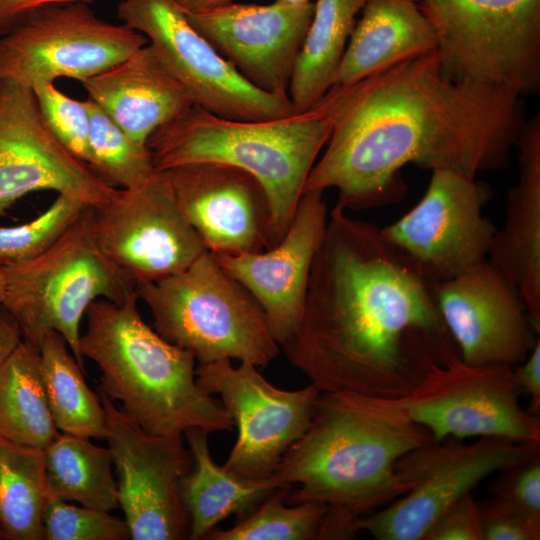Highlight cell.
<instances>
[{"label":"cell","mask_w":540,"mask_h":540,"mask_svg":"<svg viewBox=\"0 0 540 540\" xmlns=\"http://www.w3.org/2000/svg\"><path fill=\"white\" fill-rule=\"evenodd\" d=\"M280 349L321 392L397 399L460 357L433 285L372 223L338 203L316 252L299 324Z\"/></svg>","instance_id":"6da1fadb"},{"label":"cell","mask_w":540,"mask_h":540,"mask_svg":"<svg viewBox=\"0 0 540 540\" xmlns=\"http://www.w3.org/2000/svg\"><path fill=\"white\" fill-rule=\"evenodd\" d=\"M336 86L334 125L303 193L335 188L345 210L401 199L410 163L472 177L503 167L524 126L520 96L448 79L436 49Z\"/></svg>","instance_id":"7a4b0ae2"},{"label":"cell","mask_w":540,"mask_h":540,"mask_svg":"<svg viewBox=\"0 0 540 540\" xmlns=\"http://www.w3.org/2000/svg\"><path fill=\"white\" fill-rule=\"evenodd\" d=\"M431 441L392 399L320 392L309 428L270 478L292 487V504L317 502L364 517L410 489L395 464Z\"/></svg>","instance_id":"3957f363"},{"label":"cell","mask_w":540,"mask_h":540,"mask_svg":"<svg viewBox=\"0 0 540 540\" xmlns=\"http://www.w3.org/2000/svg\"><path fill=\"white\" fill-rule=\"evenodd\" d=\"M337 104L336 85L310 109L268 120L228 119L195 104L157 129L147 147L158 171L215 162L253 176L267 197L272 247L290 225L306 179L330 137Z\"/></svg>","instance_id":"277c9868"},{"label":"cell","mask_w":540,"mask_h":540,"mask_svg":"<svg viewBox=\"0 0 540 540\" xmlns=\"http://www.w3.org/2000/svg\"><path fill=\"white\" fill-rule=\"evenodd\" d=\"M137 301V294L123 303L98 299L86 311L80 352L98 366L99 390L152 434L233 431L221 401L197 383L195 357L150 327Z\"/></svg>","instance_id":"5b68a950"},{"label":"cell","mask_w":540,"mask_h":540,"mask_svg":"<svg viewBox=\"0 0 540 540\" xmlns=\"http://www.w3.org/2000/svg\"><path fill=\"white\" fill-rule=\"evenodd\" d=\"M135 290L155 331L198 364L229 359L266 368L280 353L259 304L208 251L186 269Z\"/></svg>","instance_id":"8992f818"},{"label":"cell","mask_w":540,"mask_h":540,"mask_svg":"<svg viewBox=\"0 0 540 540\" xmlns=\"http://www.w3.org/2000/svg\"><path fill=\"white\" fill-rule=\"evenodd\" d=\"M2 269V303L17 320L23 339L37 347L48 332L59 333L83 371L80 326L89 306L98 299L123 303L136 295V285L99 249L90 206L44 253Z\"/></svg>","instance_id":"52a82bcc"},{"label":"cell","mask_w":540,"mask_h":540,"mask_svg":"<svg viewBox=\"0 0 540 540\" xmlns=\"http://www.w3.org/2000/svg\"><path fill=\"white\" fill-rule=\"evenodd\" d=\"M450 80L515 95L540 85V0H416Z\"/></svg>","instance_id":"ba28073f"},{"label":"cell","mask_w":540,"mask_h":540,"mask_svg":"<svg viewBox=\"0 0 540 540\" xmlns=\"http://www.w3.org/2000/svg\"><path fill=\"white\" fill-rule=\"evenodd\" d=\"M117 16L143 34L196 105L220 117L268 120L295 113L288 94L258 89L188 21L176 0H121Z\"/></svg>","instance_id":"9c48e42d"},{"label":"cell","mask_w":540,"mask_h":540,"mask_svg":"<svg viewBox=\"0 0 540 540\" xmlns=\"http://www.w3.org/2000/svg\"><path fill=\"white\" fill-rule=\"evenodd\" d=\"M540 453V442L480 437L471 444L431 441L395 464L410 484L401 497L365 515L362 531L377 540H423L434 521L489 475Z\"/></svg>","instance_id":"30bf717a"},{"label":"cell","mask_w":540,"mask_h":540,"mask_svg":"<svg viewBox=\"0 0 540 540\" xmlns=\"http://www.w3.org/2000/svg\"><path fill=\"white\" fill-rule=\"evenodd\" d=\"M146 43L143 34L99 18L87 3L50 6L0 35V82L31 89L58 78L82 82Z\"/></svg>","instance_id":"8fae6325"},{"label":"cell","mask_w":540,"mask_h":540,"mask_svg":"<svg viewBox=\"0 0 540 540\" xmlns=\"http://www.w3.org/2000/svg\"><path fill=\"white\" fill-rule=\"evenodd\" d=\"M106 435L118 474V501L133 540H183L190 519L182 483L193 466L184 436L145 431L99 390Z\"/></svg>","instance_id":"7c38bea8"},{"label":"cell","mask_w":540,"mask_h":540,"mask_svg":"<svg viewBox=\"0 0 540 540\" xmlns=\"http://www.w3.org/2000/svg\"><path fill=\"white\" fill-rule=\"evenodd\" d=\"M512 368L470 365L456 357L392 400L435 442L467 437L540 442L539 416L520 406Z\"/></svg>","instance_id":"4fadbf2b"},{"label":"cell","mask_w":540,"mask_h":540,"mask_svg":"<svg viewBox=\"0 0 540 540\" xmlns=\"http://www.w3.org/2000/svg\"><path fill=\"white\" fill-rule=\"evenodd\" d=\"M195 373L199 386L220 397L237 426L224 469L245 478L270 477L309 428L321 391L312 383L298 390L277 388L250 362L233 366L222 359L198 364Z\"/></svg>","instance_id":"5bb4252c"},{"label":"cell","mask_w":540,"mask_h":540,"mask_svg":"<svg viewBox=\"0 0 540 540\" xmlns=\"http://www.w3.org/2000/svg\"><path fill=\"white\" fill-rule=\"evenodd\" d=\"M487 185L451 169L432 170L421 200L382 236L432 285L487 260L496 228L483 215Z\"/></svg>","instance_id":"9a60e30c"},{"label":"cell","mask_w":540,"mask_h":540,"mask_svg":"<svg viewBox=\"0 0 540 540\" xmlns=\"http://www.w3.org/2000/svg\"><path fill=\"white\" fill-rule=\"evenodd\" d=\"M93 233L105 257L135 285L176 274L207 251L158 170L93 208Z\"/></svg>","instance_id":"2e32d148"},{"label":"cell","mask_w":540,"mask_h":540,"mask_svg":"<svg viewBox=\"0 0 540 540\" xmlns=\"http://www.w3.org/2000/svg\"><path fill=\"white\" fill-rule=\"evenodd\" d=\"M116 189L54 136L31 88L0 82V217L36 191H55L97 208Z\"/></svg>","instance_id":"e0dca14e"},{"label":"cell","mask_w":540,"mask_h":540,"mask_svg":"<svg viewBox=\"0 0 540 540\" xmlns=\"http://www.w3.org/2000/svg\"><path fill=\"white\" fill-rule=\"evenodd\" d=\"M433 289L441 317L467 364L513 367L539 337L518 291L488 260Z\"/></svg>","instance_id":"ac0fdd59"},{"label":"cell","mask_w":540,"mask_h":540,"mask_svg":"<svg viewBox=\"0 0 540 540\" xmlns=\"http://www.w3.org/2000/svg\"><path fill=\"white\" fill-rule=\"evenodd\" d=\"M315 3H228L185 13L190 24L260 90L288 94Z\"/></svg>","instance_id":"d6986e66"},{"label":"cell","mask_w":540,"mask_h":540,"mask_svg":"<svg viewBox=\"0 0 540 540\" xmlns=\"http://www.w3.org/2000/svg\"><path fill=\"white\" fill-rule=\"evenodd\" d=\"M323 191L304 192L282 239L261 252L212 254L263 310L281 346L295 332L304 308L311 267L328 222Z\"/></svg>","instance_id":"ffe728a7"},{"label":"cell","mask_w":540,"mask_h":540,"mask_svg":"<svg viewBox=\"0 0 540 540\" xmlns=\"http://www.w3.org/2000/svg\"><path fill=\"white\" fill-rule=\"evenodd\" d=\"M184 217L212 254L269 249V207L259 182L231 165L197 162L163 170Z\"/></svg>","instance_id":"44dd1931"},{"label":"cell","mask_w":540,"mask_h":540,"mask_svg":"<svg viewBox=\"0 0 540 540\" xmlns=\"http://www.w3.org/2000/svg\"><path fill=\"white\" fill-rule=\"evenodd\" d=\"M519 147V180L510 189L506 218L487 260L518 291L530 322L540 333V117L524 123Z\"/></svg>","instance_id":"7402d4cb"},{"label":"cell","mask_w":540,"mask_h":540,"mask_svg":"<svg viewBox=\"0 0 540 540\" xmlns=\"http://www.w3.org/2000/svg\"><path fill=\"white\" fill-rule=\"evenodd\" d=\"M81 83L91 100L134 141L146 146L157 129L196 104L149 45Z\"/></svg>","instance_id":"603a6c76"},{"label":"cell","mask_w":540,"mask_h":540,"mask_svg":"<svg viewBox=\"0 0 540 540\" xmlns=\"http://www.w3.org/2000/svg\"><path fill=\"white\" fill-rule=\"evenodd\" d=\"M334 84L347 86L404 59L436 49L434 31L416 0H366Z\"/></svg>","instance_id":"cb8c5ba5"},{"label":"cell","mask_w":540,"mask_h":540,"mask_svg":"<svg viewBox=\"0 0 540 540\" xmlns=\"http://www.w3.org/2000/svg\"><path fill=\"white\" fill-rule=\"evenodd\" d=\"M193 466L182 483V500L190 519L189 539L207 534L233 514L245 515L279 488L270 477L251 479L235 475L212 458L209 433L199 428L184 432Z\"/></svg>","instance_id":"d4e9b609"},{"label":"cell","mask_w":540,"mask_h":540,"mask_svg":"<svg viewBox=\"0 0 540 540\" xmlns=\"http://www.w3.org/2000/svg\"><path fill=\"white\" fill-rule=\"evenodd\" d=\"M366 0H317L297 54L288 95L295 113L314 106L333 86L356 15Z\"/></svg>","instance_id":"484cf974"},{"label":"cell","mask_w":540,"mask_h":540,"mask_svg":"<svg viewBox=\"0 0 540 540\" xmlns=\"http://www.w3.org/2000/svg\"><path fill=\"white\" fill-rule=\"evenodd\" d=\"M58 434L38 348L23 339L0 367V437L44 450Z\"/></svg>","instance_id":"4316f807"},{"label":"cell","mask_w":540,"mask_h":540,"mask_svg":"<svg viewBox=\"0 0 540 540\" xmlns=\"http://www.w3.org/2000/svg\"><path fill=\"white\" fill-rule=\"evenodd\" d=\"M37 348L48 405L59 432L105 440L102 401L88 387L84 371L64 337L55 331L48 332Z\"/></svg>","instance_id":"83f0119b"},{"label":"cell","mask_w":540,"mask_h":540,"mask_svg":"<svg viewBox=\"0 0 540 540\" xmlns=\"http://www.w3.org/2000/svg\"><path fill=\"white\" fill-rule=\"evenodd\" d=\"M61 433L44 449L49 491L79 505L111 512L119 506L110 449Z\"/></svg>","instance_id":"f1b7e54d"},{"label":"cell","mask_w":540,"mask_h":540,"mask_svg":"<svg viewBox=\"0 0 540 540\" xmlns=\"http://www.w3.org/2000/svg\"><path fill=\"white\" fill-rule=\"evenodd\" d=\"M50 491L44 450L0 437V530L4 540H44Z\"/></svg>","instance_id":"f546056e"},{"label":"cell","mask_w":540,"mask_h":540,"mask_svg":"<svg viewBox=\"0 0 540 540\" xmlns=\"http://www.w3.org/2000/svg\"><path fill=\"white\" fill-rule=\"evenodd\" d=\"M86 101L90 120L88 165L113 187L142 185L156 172L148 147L134 141L89 97Z\"/></svg>","instance_id":"4dcf8cb0"},{"label":"cell","mask_w":540,"mask_h":540,"mask_svg":"<svg viewBox=\"0 0 540 540\" xmlns=\"http://www.w3.org/2000/svg\"><path fill=\"white\" fill-rule=\"evenodd\" d=\"M292 487H279L228 529L214 528L207 540H314L327 506L317 502L285 505Z\"/></svg>","instance_id":"1f68e13d"},{"label":"cell","mask_w":540,"mask_h":540,"mask_svg":"<svg viewBox=\"0 0 540 540\" xmlns=\"http://www.w3.org/2000/svg\"><path fill=\"white\" fill-rule=\"evenodd\" d=\"M88 205L58 194L40 215L25 223L0 226V268L31 261L50 248Z\"/></svg>","instance_id":"d6a6232c"},{"label":"cell","mask_w":540,"mask_h":540,"mask_svg":"<svg viewBox=\"0 0 540 540\" xmlns=\"http://www.w3.org/2000/svg\"><path fill=\"white\" fill-rule=\"evenodd\" d=\"M45 540H126L130 532L125 519L110 512L72 505L51 492L43 512Z\"/></svg>","instance_id":"836d02e7"},{"label":"cell","mask_w":540,"mask_h":540,"mask_svg":"<svg viewBox=\"0 0 540 540\" xmlns=\"http://www.w3.org/2000/svg\"><path fill=\"white\" fill-rule=\"evenodd\" d=\"M32 90L50 131L73 155L88 165L90 120L87 101L65 95L54 82L39 83Z\"/></svg>","instance_id":"e575fe53"},{"label":"cell","mask_w":540,"mask_h":540,"mask_svg":"<svg viewBox=\"0 0 540 540\" xmlns=\"http://www.w3.org/2000/svg\"><path fill=\"white\" fill-rule=\"evenodd\" d=\"M488 491L492 498L540 521V453L499 471Z\"/></svg>","instance_id":"d590c367"},{"label":"cell","mask_w":540,"mask_h":540,"mask_svg":"<svg viewBox=\"0 0 540 540\" xmlns=\"http://www.w3.org/2000/svg\"><path fill=\"white\" fill-rule=\"evenodd\" d=\"M483 540H539L540 521L489 498L478 502Z\"/></svg>","instance_id":"8d00e7d4"},{"label":"cell","mask_w":540,"mask_h":540,"mask_svg":"<svg viewBox=\"0 0 540 540\" xmlns=\"http://www.w3.org/2000/svg\"><path fill=\"white\" fill-rule=\"evenodd\" d=\"M423 540H483L479 506L472 493L448 507Z\"/></svg>","instance_id":"74e56055"},{"label":"cell","mask_w":540,"mask_h":540,"mask_svg":"<svg viewBox=\"0 0 540 540\" xmlns=\"http://www.w3.org/2000/svg\"><path fill=\"white\" fill-rule=\"evenodd\" d=\"M513 379L520 393L530 397L528 411L539 416L540 413V339L537 338L528 356L513 366Z\"/></svg>","instance_id":"f35d334b"},{"label":"cell","mask_w":540,"mask_h":540,"mask_svg":"<svg viewBox=\"0 0 540 540\" xmlns=\"http://www.w3.org/2000/svg\"><path fill=\"white\" fill-rule=\"evenodd\" d=\"M96 0H0V35H4L25 21L33 13L56 5Z\"/></svg>","instance_id":"ab89813d"},{"label":"cell","mask_w":540,"mask_h":540,"mask_svg":"<svg viewBox=\"0 0 540 540\" xmlns=\"http://www.w3.org/2000/svg\"><path fill=\"white\" fill-rule=\"evenodd\" d=\"M22 340L17 320L0 302V367Z\"/></svg>","instance_id":"60d3db41"},{"label":"cell","mask_w":540,"mask_h":540,"mask_svg":"<svg viewBox=\"0 0 540 540\" xmlns=\"http://www.w3.org/2000/svg\"><path fill=\"white\" fill-rule=\"evenodd\" d=\"M185 13H194L225 5L233 0H176Z\"/></svg>","instance_id":"b9f144b4"},{"label":"cell","mask_w":540,"mask_h":540,"mask_svg":"<svg viewBox=\"0 0 540 540\" xmlns=\"http://www.w3.org/2000/svg\"><path fill=\"white\" fill-rule=\"evenodd\" d=\"M5 291V273L2 268H0V302L2 303L4 298Z\"/></svg>","instance_id":"7bdbcfd3"},{"label":"cell","mask_w":540,"mask_h":540,"mask_svg":"<svg viewBox=\"0 0 540 540\" xmlns=\"http://www.w3.org/2000/svg\"><path fill=\"white\" fill-rule=\"evenodd\" d=\"M278 3L286 4V5H304L309 2L310 0H275Z\"/></svg>","instance_id":"ee69618b"},{"label":"cell","mask_w":540,"mask_h":540,"mask_svg":"<svg viewBox=\"0 0 540 540\" xmlns=\"http://www.w3.org/2000/svg\"><path fill=\"white\" fill-rule=\"evenodd\" d=\"M3 539H4V537H3V534H2V532L0 530V540H3Z\"/></svg>","instance_id":"f6af8a7d"}]
</instances>
